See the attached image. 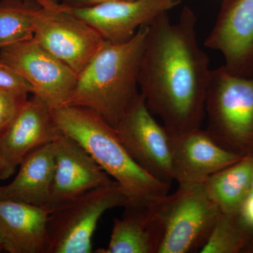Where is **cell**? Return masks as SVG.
<instances>
[{
  "mask_svg": "<svg viewBox=\"0 0 253 253\" xmlns=\"http://www.w3.org/2000/svg\"><path fill=\"white\" fill-rule=\"evenodd\" d=\"M197 18L188 6L177 22L168 12L149 25L139 86L153 115L171 134L201 128L212 70L196 36Z\"/></svg>",
  "mask_w": 253,
  "mask_h": 253,
  "instance_id": "cell-1",
  "label": "cell"
},
{
  "mask_svg": "<svg viewBox=\"0 0 253 253\" xmlns=\"http://www.w3.org/2000/svg\"><path fill=\"white\" fill-rule=\"evenodd\" d=\"M149 25L141 26L126 42L103 45L78 73L67 106L94 111L116 127L140 92L139 74Z\"/></svg>",
  "mask_w": 253,
  "mask_h": 253,
  "instance_id": "cell-2",
  "label": "cell"
},
{
  "mask_svg": "<svg viewBox=\"0 0 253 253\" xmlns=\"http://www.w3.org/2000/svg\"><path fill=\"white\" fill-rule=\"evenodd\" d=\"M63 134L77 141L100 167L121 186L126 209H143L169 193L170 184L155 179L136 164L116 129L94 111L77 106L53 109Z\"/></svg>",
  "mask_w": 253,
  "mask_h": 253,
  "instance_id": "cell-3",
  "label": "cell"
},
{
  "mask_svg": "<svg viewBox=\"0 0 253 253\" xmlns=\"http://www.w3.org/2000/svg\"><path fill=\"white\" fill-rule=\"evenodd\" d=\"M156 253L200 252L220 211L202 184H181L148 207Z\"/></svg>",
  "mask_w": 253,
  "mask_h": 253,
  "instance_id": "cell-4",
  "label": "cell"
},
{
  "mask_svg": "<svg viewBox=\"0 0 253 253\" xmlns=\"http://www.w3.org/2000/svg\"><path fill=\"white\" fill-rule=\"evenodd\" d=\"M205 113L213 140L241 157L253 156V76L233 74L224 66L212 70Z\"/></svg>",
  "mask_w": 253,
  "mask_h": 253,
  "instance_id": "cell-5",
  "label": "cell"
},
{
  "mask_svg": "<svg viewBox=\"0 0 253 253\" xmlns=\"http://www.w3.org/2000/svg\"><path fill=\"white\" fill-rule=\"evenodd\" d=\"M127 206L118 183L96 188L50 212L47 253H90L92 237L101 216Z\"/></svg>",
  "mask_w": 253,
  "mask_h": 253,
  "instance_id": "cell-6",
  "label": "cell"
},
{
  "mask_svg": "<svg viewBox=\"0 0 253 253\" xmlns=\"http://www.w3.org/2000/svg\"><path fill=\"white\" fill-rule=\"evenodd\" d=\"M36 1L33 11V38L77 74L81 73L104 40L92 26L61 3Z\"/></svg>",
  "mask_w": 253,
  "mask_h": 253,
  "instance_id": "cell-7",
  "label": "cell"
},
{
  "mask_svg": "<svg viewBox=\"0 0 253 253\" xmlns=\"http://www.w3.org/2000/svg\"><path fill=\"white\" fill-rule=\"evenodd\" d=\"M0 61L24 78L33 88V94L44 100L51 109L68 104L77 83V73L34 38L0 49Z\"/></svg>",
  "mask_w": 253,
  "mask_h": 253,
  "instance_id": "cell-8",
  "label": "cell"
},
{
  "mask_svg": "<svg viewBox=\"0 0 253 253\" xmlns=\"http://www.w3.org/2000/svg\"><path fill=\"white\" fill-rule=\"evenodd\" d=\"M114 128L139 167L155 179L171 184L174 179L170 136L164 126L156 121L142 95L139 94Z\"/></svg>",
  "mask_w": 253,
  "mask_h": 253,
  "instance_id": "cell-9",
  "label": "cell"
},
{
  "mask_svg": "<svg viewBox=\"0 0 253 253\" xmlns=\"http://www.w3.org/2000/svg\"><path fill=\"white\" fill-rule=\"evenodd\" d=\"M55 170L50 212L96 188L116 182L77 141L62 134L54 142Z\"/></svg>",
  "mask_w": 253,
  "mask_h": 253,
  "instance_id": "cell-10",
  "label": "cell"
},
{
  "mask_svg": "<svg viewBox=\"0 0 253 253\" xmlns=\"http://www.w3.org/2000/svg\"><path fill=\"white\" fill-rule=\"evenodd\" d=\"M183 0H123L73 8L63 6L90 25L106 42L119 44L131 39L143 26ZM60 3V2H59Z\"/></svg>",
  "mask_w": 253,
  "mask_h": 253,
  "instance_id": "cell-11",
  "label": "cell"
},
{
  "mask_svg": "<svg viewBox=\"0 0 253 253\" xmlns=\"http://www.w3.org/2000/svg\"><path fill=\"white\" fill-rule=\"evenodd\" d=\"M205 45L220 51L233 74L253 76V0H223Z\"/></svg>",
  "mask_w": 253,
  "mask_h": 253,
  "instance_id": "cell-12",
  "label": "cell"
},
{
  "mask_svg": "<svg viewBox=\"0 0 253 253\" xmlns=\"http://www.w3.org/2000/svg\"><path fill=\"white\" fill-rule=\"evenodd\" d=\"M62 134L55 121L53 109L44 100L33 94L0 137V150L4 159L1 179L12 176L28 154L54 143Z\"/></svg>",
  "mask_w": 253,
  "mask_h": 253,
  "instance_id": "cell-13",
  "label": "cell"
},
{
  "mask_svg": "<svg viewBox=\"0 0 253 253\" xmlns=\"http://www.w3.org/2000/svg\"><path fill=\"white\" fill-rule=\"evenodd\" d=\"M169 136L173 179L179 185L202 184L243 158L223 149L201 127Z\"/></svg>",
  "mask_w": 253,
  "mask_h": 253,
  "instance_id": "cell-14",
  "label": "cell"
},
{
  "mask_svg": "<svg viewBox=\"0 0 253 253\" xmlns=\"http://www.w3.org/2000/svg\"><path fill=\"white\" fill-rule=\"evenodd\" d=\"M44 206L0 199V244L9 253H47V220Z\"/></svg>",
  "mask_w": 253,
  "mask_h": 253,
  "instance_id": "cell-15",
  "label": "cell"
},
{
  "mask_svg": "<svg viewBox=\"0 0 253 253\" xmlns=\"http://www.w3.org/2000/svg\"><path fill=\"white\" fill-rule=\"evenodd\" d=\"M18 168L14 180L7 185L0 186V199L45 206L54 180V143L33 151L23 160Z\"/></svg>",
  "mask_w": 253,
  "mask_h": 253,
  "instance_id": "cell-16",
  "label": "cell"
},
{
  "mask_svg": "<svg viewBox=\"0 0 253 253\" xmlns=\"http://www.w3.org/2000/svg\"><path fill=\"white\" fill-rule=\"evenodd\" d=\"M253 156L239 160L202 183L206 194L221 213L239 214L251 193Z\"/></svg>",
  "mask_w": 253,
  "mask_h": 253,
  "instance_id": "cell-17",
  "label": "cell"
},
{
  "mask_svg": "<svg viewBox=\"0 0 253 253\" xmlns=\"http://www.w3.org/2000/svg\"><path fill=\"white\" fill-rule=\"evenodd\" d=\"M99 253H156L154 237L150 229L148 207L125 208L122 217L114 218L107 249Z\"/></svg>",
  "mask_w": 253,
  "mask_h": 253,
  "instance_id": "cell-18",
  "label": "cell"
},
{
  "mask_svg": "<svg viewBox=\"0 0 253 253\" xmlns=\"http://www.w3.org/2000/svg\"><path fill=\"white\" fill-rule=\"evenodd\" d=\"M253 242V229L239 214L220 213L201 253H246Z\"/></svg>",
  "mask_w": 253,
  "mask_h": 253,
  "instance_id": "cell-19",
  "label": "cell"
},
{
  "mask_svg": "<svg viewBox=\"0 0 253 253\" xmlns=\"http://www.w3.org/2000/svg\"><path fill=\"white\" fill-rule=\"evenodd\" d=\"M34 0H0V49L33 39Z\"/></svg>",
  "mask_w": 253,
  "mask_h": 253,
  "instance_id": "cell-20",
  "label": "cell"
},
{
  "mask_svg": "<svg viewBox=\"0 0 253 253\" xmlns=\"http://www.w3.org/2000/svg\"><path fill=\"white\" fill-rule=\"evenodd\" d=\"M28 99V94L0 89V137L14 122Z\"/></svg>",
  "mask_w": 253,
  "mask_h": 253,
  "instance_id": "cell-21",
  "label": "cell"
},
{
  "mask_svg": "<svg viewBox=\"0 0 253 253\" xmlns=\"http://www.w3.org/2000/svg\"><path fill=\"white\" fill-rule=\"evenodd\" d=\"M0 89L33 94L31 84L14 70L0 61Z\"/></svg>",
  "mask_w": 253,
  "mask_h": 253,
  "instance_id": "cell-22",
  "label": "cell"
},
{
  "mask_svg": "<svg viewBox=\"0 0 253 253\" xmlns=\"http://www.w3.org/2000/svg\"><path fill=\"white\" fill-rule=\"evenodd\" d=\"M243 221L253 229V194L249 195L239 212Z\"/></svg>",
  "mask_w": 253,
  "mask_h": 253,
  "instance_id": "cell-23",
  "label": "cell"
},
{
  "mask_svg": "<svg viewBox=\"0 0 253 253\" xmlns=\"http://www.w3.org/2000/svg\"><path fill=\"white\" fill-rule=\"evenodd\" d=\"M115 1L123 0H60L59 2L68 7L78 8Z\"/></svg>",
  "mask_w": 253,
  "mask_h": 253,
  "instance_id": "cell-24",
  "label": "cell"
},
{
  "mask_svg": "<svg viewBox=\"0 0 253 253\" xmlns=\"http://www.w3.org/2000/svg\"><path fill=\"white\" fill-rule=\"evenodd\" d=\"M3 170H4V159H3L2 154L0 150V179H1Z\"/></svg>",
  "mask_w": 253,
  "mask_h": 253,
  "instance_id": "cell-25",
  "label": "cell"
},
{
  "mask_svg": "<svg viewBox=\"0 0 253 253\" xmlns=\"http://www.w3.org/2000/svg\"><path fill=\"white\" fill-rule=\"evenodd\" d=\"M246 253H253V242L251 244V246H249Z\"/></svg>",
  "mask_w": 253,
  "mask_h": 253,
  "instance_id": "cell-26",
  "label": "cell"
},
{
  "mask_svg": "<svg viewBox=\"0 0 253 253\" xmlns=\"http://www.w3.org/2000/svg\"><path fill=\"white\" fill-rule=\"evenodd\" d=\"M251 194H253V178L252 186H251V193H250V195H251Z\"/></svg>",
  "mask_w": 253,
  "mask_h": 253,
  "instance_id": "cell-27",
  "label": "cell"
},
{
  "mask_svg": "<svg viewBox=\"0 0 253 253\" xmlns=\"http://www.w3.org/2000/svg\"><path fill=\"white\" fill-rule=\"evenodd\" d=\"M49 1H53V2H59L60 0H49Z\"/></svg>",
  "mask_w": 253,
  "mask_h": 253,
  "instance_id": "cell-28",
  "label": "cell"
},
{
  "mask_svg": "<svg viewBox=\"0 0 253 253\" xmlns=\"http://www.w3.org/2000/svg\"><path fill=\"white\" fill-rule=\"evenodd\" d=\"M4 251V250H3L2 246H1V245L0 244V252H1V251Z\"/></svg>",
  "mask_w": 253,
  "mask_h": 253,
  "instance_id": "cell-29",
  "label": "cell"
},
{
  "mask_svg": "<svg viewBox=\"0 0 253 253\" xmlns=\"http://www.w3.org/2000/svg\"><path fill=\"white\" fill-rule=\"evenodd\" d=\"M34 1H36V0H34Z\"/></svg>",
  "mask_w": 253,
  "mask_h": 253,
  "instance_id": "cell-30",
  "label": "cell"
}]
</instances>
